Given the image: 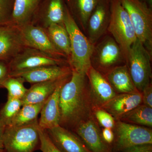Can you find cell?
I'll list each match as a JSON object with an SVG mask.
<instances>
[{
  "label": "cell",
  "instance_id": "cell-3",
  "mask_svg": "<svg viewBox=\"0 0 152 152\" xmlns=\"http://www.w3.org/2000/svg\"><path fill=\"white\" fill-rule=\"evenodd\" d=\"M110 17L107 31L122 51L125 61L132 44L137 39L127 12L120 0H110Z\"/></svg>",
  "mask_w": 152,
  "mask_h": 152
},
{
  "label": "cell",
  "instance_id": "cell-26",
  "mask_svg": "<svg viewBox=\"0 0 152 152\" xmlns=\"http://www.w3.org/2000/svg\"><path fill=\"white\" fill-rule=\"evenodd\" d=\"M65 13L63 0H50L44 17L45 28L55 24L64 25Z\"/></svg>",
  "mask_w": 152,
  "mask_h": 152
},
{
  "label": "cell",
  "instance_id": "cell-21",
  "mask_svg": "<svg viewBox=\"0 0 152 152\" xmlns=\"http://www.w3.org/2000/svg\"><path fill=\"white\" fill-rule=\"evenodd\" d=\"M41 0H15L11 23L18 27L30 23Z\"/></svg>",
  "mask_w": 152,
  "mask_h": 152
},
{
  "label": "cell",
  "instance_id": "cell-9",
  "mask_svg": "<svg viewBox=\"0 0 152 152\" xmlns=\"http://www.w3.org/2000/svg\"><path fill=\"white\" fill-rule=\"evenodd\" d=\"M66 60L56 58L32 48L26 47L9 62L10 77L48 66H64Z\"/></svg>",
  "mask_w": 152,
  "mask_h": 152
},
{
  "label": "cell",
  "instance_id": "cell-18",
  "mask_svg": "<svg viewBox=\"0 0 152 152\" xmlns=\"http://www.w3.org/2000/svg\"><path fill=\"white\" fill-rule=\"evenodd\" d=\"M142 104L141 93L117 94L101 108L108 112L117 121Z\"/></svg>",
  "mask_w": 152,
  "mask_h": 152
},
{
  "label": "cell",
  "instance_id": "cell-15",
  "mask_svg": "<svg viewBox=\"0 0 152 152\" xmlns=\"http://www.w3.org/2000/svg\"><path fill=\"white\" fill-rule=\"evenodd\" d=\"M46 131L54 143L63 152H91L72 131L60 125Z\"/></svg>",
  "mask_w": 152,
  "mask_h": 152
},
{
  "label": "cell",
  "instance_id": "cell-28",
  "mask_svg": "<svg viewBox=\"0 0 152 152\" xmlns=\"http://www.w3.org/2000/svg\"><path fill=\"white\" fill-rule=\"evenodd\" d=\"M22 106L21 100L7 98V102L0 110V116L6 126L10 125Z\"/></svg>",
  "mask_w": 152,
  "mask_h": 152
},
{
  "label": "cell",
  "instance_id": "cell-7",
  "mask_svg": "<svg viewBox=\"0 0 152 152\" xmlns=\"http://www.w3.org/2000/svg\"><path fill=\"white\" fill-rule=\"evenodd\" d=\"M113 131L114 140L112 147L113 152H122L135 146L152 145L151 128L118 120Z\"/></svg>",
  "mask_w": 152,
  "mask_h": 152
},
{
  "label": "cell",
  "instance_id": "cell-6",
  "mask_svg": "<svg viewBox=\"0 0 152 152\" xmlns=\"http://www.w3.org/2000/svg\"><path fill=\"white\" fill-rule=\"evenodd\" d=\"M151 54L138 39L131 46L126 64L136 88L142 93L151 83Z\"/></svg>",
  "mask_w": 152,
  "mask_h": 152
},
{
  "label": "cell",
  "instance_id": "cell-4",
  "mask_svg": "<svg viewBox=\"0 0 152 152\" xmlns=\"http://www.w3.org/2000/svg\"><path fill=\"white\" fill-rule=\"evenodd\" d=\"M38 120L21 126H7L3 139L6 152H34L39 148Z\"/></svg>",
  "mask_w": 152,
  "mask_h": 152
},
{
  "label": "cell",
  "instance_id": "cell-1",
  "mask_svg": "<svg viewBox=\"0 0 152 152\" xmlns=\"http://www.w3.org/2000/svg\"><path fill=\"white\" fill-rule=\"evenodd\" d=\"M59 108L60 126L72 131L94 116L86 75L72 71L70 78L61 89Z\"/></svg>",
  "mask_w": 152,
  "mask_h": 152
},
{
  "label": "cell",
  "instance_id": "cell-19",
  "mask_svg": "<svg viewBox=\"0 0 152 152\" xmlns=\"http://www.w3.org/2000/svg\"><path fill=\"white\" fill-rule=\"evenodd\" d=\"M104 75L117 94L140 93L135 86L126 64L115 67Z\"/></svg>",
  "mask_w": 152,
  "mask_h": 152
},
{
  "label": "cell",
  "instance_id": "cell-24",
  "mask_svg": "<svg viewBox=\"0 0 152 152\" xmlns=\"http://www.w3.org/2000/svg\"><path fill=\"white\" fill-rule=\"evenodd\" d=\"M99 0H70L74 15L85 31L90 16L94 10Z\"/></svg>",
  "mask_w": 152,
  "mask_h": 152
},
{
  "label": "cell",
  "instance_id": "cell-13",
  "mask_svg": "<svg viewBox=\"0 0 152 152\" xmlns=\"http://www.w3.org/2000/svg\"><path fill=\"white\" fill-rule=\"evenodd\" d=\"M86 76L93 109L102 107L117 94L103 74L92 66Z\"/></svg>",
  "mask_w": 152,
  "mask_h": 152
},
{
  "label": "cell",
  "instance_id": "cell-5",
  "mask_svg": "<svg viewBox=\"0 0 152 152\" xmlns=\"http://www.w3.org/2000/svg\"><path fill=\"white\" fill-rule=\"evenodd\" d=\"M127 12L137 39L152 54V12L144 0H120Z\"/></svg>",
  "mask_w": 152,
  "mask_h": 152
},
{
  "label": "cell",
  "instance_id": "cell-32",
  "mask_svg": "<svg viewBox=\"0 0 152 152\" xmlns=\"http://www.w3.org/2000/svg\"><path fill=\"white\" fill-rule=\"evenodd\" d=\"M142 102L145 105L152 108V86L151 83L145 87L142 92Z\"/></svg>",
  "mask_w": 152,
  "mask_h": 152
},
{
  "label": "cell",
  "instance_id": "cell-8",
  "mask_svg": "<svg viewBox=\"0 0 152 152\" xmlns=\"http://www.w3.org/2000/svg\"><path fill=\"white\" fill-rule=\"evenodd\" d=\"M91 61L92 66L101 73L126 64L121 49L111 36L102 37L94 45Z\"/></svg>",
  "mask_w": 152,
  "mask_h": 152
},
{
  "label": "cell",
  "instance_id": "cell-34",
  "mask_svg": "<svg viewBox=\"0 0 152 152\" xmlns=\"http://www.w3.org/2000/svg\"><path fill=\"white\" fill-rule=\"evenodd\" d=\"M103 139L107 144L112 146L114 140V134L113 129L109 128H104L102 131Z\"/></svg>",
  "mask_w": 152,
  "mask_h": 152
},
{
  "label": "cell",
  "instance_id": "cell-11",
  "mask_svg": "<svg viewBox=\"0 0 152 152\" xmlns=\"http://www.w3.org/2000/svg\"><path fill=\"white\" fill-rule=\"evenodd\" d=\"M26 47L19 27L11 23L0 25V61L8 63Z\"/></svg>",
  "mask_w": 152,
  "mask_h": 152
},
{
  "label": "cell",
  "instance_id": "cell-16",
  "mask_svg": "<svg viewBox=\"0 0 152 152\" xmlns=\"http://www.w3.org/2000/svg\"><path fill=\"white\" fill-rule=\"evenodd\" d=\"M71 76L64 79L59 84L43 106L40 118L38 121L39 126L41 129L46 130L59 125L60 92L63 85L69 80Z\"/></svg>",
  "mask_w": 152,
  "mask_h": 152
},
{
  "label": "cell",
  "instance_id": "cell-17",
  "mask_svg": "<svg viewBox=\"0 0 152 152\" xmlns=\"http://www.w3.org/2000/svg\"><path fill=\"white\" fill-rule=\"evenodd\" d=\"M70 67L64 66H48L30 70L14 77H20L25 82L31 84L37 83L61 80L72 75Z\"/></svg>",
  "mask_w": 152,
  "mask_h": 152
},
{
  "label": "cell",
  "instance_id": "cell-31",
  "mask_svg": "<svg viewBox=\"0 0 152 152\" xmlns=\"http://www.w3.org/2000/svg\"><path fill=\"white\" fill-rule=\"evenodd\" d=\"M15 0H0V25L11 23Z\"/></svg>",
  "mask_w": 152,
  "mask_h": 152
},
{
  "label": "cell",
  "instance_id": "cell-33",
  "mask_svg": "<svg viewBox=\"0 0 152 152\" xmlns=\"http://www.w3.org/2000/svg\"><path fill=\"white\" fill-rule=\"evenodd\" d=\"M8 63L4 61H0V88H2V83L4 81L9 77Z\"/></svg>",
  "mask_w": 152,
  "mask_h": 152
},
{
  "label": "cell",
  "instance_id": "cell-35",
  "mask_svg": "<svg viewBox=\"0 0 152 152\" xmlns=\"http://www.w3.org/2000/svg\"><path fill=\"white\" fill-rule=\"evenodd\" d=\"M122 152H152V145H143L131 147Z\"/></svg>",
  "mask_w": 152,
  "mask_h": 152
},
{
  "label": "cell",
  "instance_id": "cell-14",
  "mask_svg": "<svg viewBox=\"0 0 152 152\" xmlns=\"http://www.w3.org/2000/svg\"><path fill=\"white\" fill-rule=\"evenodd\" d=\"M110 17V0H99L87 24L88 38L94 45L107 31Z\"/></svg>",
  "mask_w": 152,
  "mask_h": 152
},
{
  "label": "cell",
  "instance_id": "cell-29",
  "mask_svg": "<svg viewBox=\"0 0 152 152\" xmlns=\"http://www.w3.org/2000/svg\"><path fill=\"white\" fill-rule=\"evenodd\" d=\"M93 113L99 125L104 128L113 129L116 120L110 113L101 108L93 109Z\"/></svg>",
  "mask_w": 152,
  "mask_h": 152
},
{
  "label": "cell",
  "instance_id": "cell-25",
  "mask_svg": "<svg viewBox=\"0 0 152 152\" xmlns=\"http://www.w3.org/2000/svg\"><path fill=\"white\" fill-rule=\"evenodd\" d=\"M37 104H28L22 106L20 110L8 126H21L34 122L38 120L43 106L46 102Z\"/></svg>",
  "mask_w": 152,
  "mask_h": 152
},
{
  "label": "cell",
  "instance_id": "cell-22",
  "mask_svg": "<svg viewBox=\"0 0 152 152\" xmlns=\"http://www.w3.org/2000/svg\"><path fill=\"white\" fill-rule=\"evenodd\" d=\"M52 43L68 60L71 55L69 37L64 25L52 24L45 28Z\"/></svg>",
  "mask_w": 152,
  "mask_h": 152
},
{
  "label": "cell",
  "instance_id": "cell-2",
  "mask_svg": "<svg viewBox=\"0 0 152 152\" xmlns=\"http://www.w3.org/2000/svg\"><path fill=\"white\" fill-rule=\"evenodd\" d=\"M64 24L70 42L71 55L68 61L70 67L72 71L86 75L91 66V57L94 45L66 8Z\"/></svg>",
  "mask_w": 152,
  "mask_h": 152
},
{
  "label": "cell",
  "instance_id": "cell-37",
  "mask_svg": "<svg viewBox=\"0 0 152 152\" xmlns=\"http://www.w3.org/2000/svg\"><path fill=\"white\" fill-rule=\"evenodd\" d=\"M1 152H6L5 151H4V150H3V151H1Z\"/></svg>",
  "mask_w": 152,
  "mask_h": 152
},
{
  "label": "cell",
  "instance_id": "cell-23",
  "mask_svg": "<svg viewBox=\"0 0 152 152\" xmlns=\"http://www.w3.org/2000/svg\"><path fill=\"white\" fill-rule=\"evenodd\" d=\"M119 121L151 128L152 108L141 104L122 117Z\"/></svg>",
  "mask_w": 152,
  "mask_h": 152
},
{
  "label": "cell",
  "instance_id": "cell-20",
  "mask_svg": "<svg viewBox=\"0 0 152 152\" xmlns=\"http://www.w3.org/2000/svg\"><path fill=\"white\" fill-rule=\"evenodd\" d=\"M67 77L34 84L29 89H28L26 94L22 99L23 106L28 104L41 103L46 101L59 84Z\"/></svg>",
  "mask_w": 152,
  "mask_h": 152
},
{
  "label": "cell",
  "instance_id": "cell-36",
  "mask_svg": "<svg viewBox=\"0 0 152 152\" xmlns=\"http://www.w3.org/2000/svg\"><path fill=\"white\" fill-rule=\"evenodd\" d=\"M6 125L4 123L1 118L0 116V152L4 150V146H3V139H4V133Z\"/></svg>",
  "mask_w": 152,
  "mask_h": 152
},
{
  "label": "cell",
  "instance_id": "cell-12",
  "mask_svg": "<svg viewBox=\"0 0 152 152\" xmlns=\"http://www.w3.org/2000/svg\"><path fill=\"white\" fill-rule=\"evenodd\" d=\"M94 116L79 124L74 130L91 152H113L112 146L104 141L102 131Z\"/></svg>",
  "mask_w": 152,
  "mask_h": 152
},
{
  "label": "cell",
  "instance_id": "cell-30",
  "mask_svg": "<svg viewBox=\"0 0 152 152\" xmlns=\"http://www.w3.org/2000/svg\"><path fill=\"white\" fill-rule=\"evenodd\" d=\"M39 149L42 152H63L56 145L49 137L46 130L39 127Z\"/></svg>",
  "mask_w": 152,
  "mask_h": 152
},
{
  "label": "cell",
  "instance_id": "cell-10",
  "mask_svg": "<svg viewBox=\"0 0 152 152\" xmlns=\"http://www.w3.org/2000/svg\"><path fill=\"white\" fill-rule=\"evenodd\" d=\"M19 27L26 47L36 49L56 58H66L52 43L45 29L31 23Z\"/></svg>",
  "mask_w": 152,
  "mask_h": 152
},
{
  "label": "cell",
  "instance_id": "cell-27",
  "mask_svg": "<svg viewBox=\"0 0 152 152\" xmlns=\"http://www.w3.org/2000/svg\"><path fill=\"white\" fill-rule=\"evenodd\" d=\"M24 80L20 77L9 76L2 83V88L8 92V97L21 100L26 94L28 89L24 86Z\"/></svg>",
  "mask_w": 152,
  "mask_h": 152
}]
</instances>
